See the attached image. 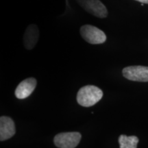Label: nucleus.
Segmentation results:
<instances>
[{"label":"nucleus","instance_id":"1","mask_svg":"<svg viewBox=\"0 0 148 148\" xmlns=\"http://www.w3.org/2000/svg\"><path fill=\"white\" fill-rule=\"evenodd\" d=\"M103 97V91L94 85H86L78 90L76 99L83 107H90L96 104Z\"/></svg>","mask_w":148,"mask_h":148},{"label":"nucleus","instance_id":"2","mask_svg":"<svg viewBox=\"0 0 148 148\" xmlns=\"http://www.w3.org/2000/svg\"><path fill=\"white\" fill-rule=\"evenodd\" d=\"M79 32L85 41L92 45L102 44L107 39L106 34L102 30L91 25H82Z\"/></svg>","mask_w":148,"mask_h":148},{"label":"nucleus","instance_id":"7","mask_svg":"<svg viewBox=\"0 0 148 148\" xmlns=\"http://www.w3.org/2000/svg\"><path fill=\"white\" fill-rule=\"evenodd\" d=\"M15 133V125L12 118L7 116H1L0 117V140L3 141L8 140Z\"/></svg>","mask_w":148,"mask_h":148},{"label":"nucleus","instance_id":"10","mask_svg":"<svg viewBox=\"0 0 148 148\" xmlns=\"http://www.w3.org/2000/svg\"><path fill=\"white\" fill-rule=\"evenodd\" d=\"M135 1H139L140 3H147V4H148V0H135Z\"/></svg>","mask_w":148,"mask_h":148},{"label":"nucleus","instance_id":"4","mask_svg":"<svg viewBox=\"0 0 148 148\" xmlns=\"http://www.w3.org/2000/svg\"><path fill=\"white\" fill-rule=\"evenodd\" d=\"M85 11L96 17L103 18L108 16V10L100 0H76Z\"/></svg>","mask_w":148,"mask_h":148},{"label":"nucleus","instance_id":"8","mask_svg":"<svg viewBox=\"0 0 148 148\" xmlns=\"http://www.w3.org/2000/svg\"><path fill=\"white\" fill-rule=\"evenodd\" d=\"M39 38V29L36 25L30 24L27 27L23 36V45L28 50L35 47Z\"/></svg>","mask_w":148,"mask_h":148},{"label":"nucleus","instance_id":"3","mask_svg":"<svg viewBox=\"0 0 148 148\" xmlns=\"http://www.w3.org/2000/svg\"><path fill=\"white\" fill-rule=\"evenodd\" d=\"M82 134L78 132H61L53 138V143L58 148H75L80 142Z\"/></svg>","mask_w":148,"mask_h":148},{"label":"nucleus","instance_id":"5","mask_svg":"<svg viewBox=\"0 0 148 148\" xmlns=\"http://www.w3.org/2000/svg\"><path fill=\"white\" fill-rule=\"evenodd\" d=\"M125 78L136 82H148V66H130L122 71Z\"/></svg>","mask_w":148,"mask_h":148},{"label":"nucleus","instance_id":"9","mask_svg":"<svg viewBox=\"0 0 148 148\" xmlns=\"http://www.w3.org/2000/svg\"><path fill=\"white\" fill-rule=\"evenodd\" d=\"M138 140L137 136H127L125 134L120 135L118 139L120 148H136Z\"/></svg>","mask_w":148,"mask_h":148},{"label":"nucleus","instance_id":"6","mask_svg":"<svg viewBox=\"0 0 148 148\" xmlns=\"http://www.w3.org/2000/svg\"><path fill=\"white\" fill-rule=\"evenodd\" d=\"M37 81L34 77H29L19 83L14 91L16 97L23 99L28 97L36 87Z\"/></svg>","mask_w":148,"mask_h":148}]
</instances>
